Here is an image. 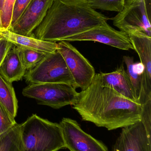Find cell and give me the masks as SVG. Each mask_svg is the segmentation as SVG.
Here are the masks:
<instances>
[{
  "mask_svg": "<svg viewBox=\"0 0 151 151\" xmlns=\"http://www.w3.org/2000/svg\"><path fill=\"white\" fill-rule=\"evenodd\" d=\"M79 93L78 100L72 106L84 121L112 130L141 121L142 104L103 85L99 73L95 74L91 84Z\"/></svg>",
  "mask_w": 151,
  "mask_h": 151,
  "instance_id": "1",
  "label": "cell"
},
{
  "mask_svg": "<svg viewBox=\"0 0 151 151\" xmlns=\"http://www.w3.org/2000/svg\"><path fill=\"white\" fill-rule=\"evenodd\" d=\"M108 19L91 8L87 0H55L33 33L41 40L57 42L98 26Z\"/></svg>",
  "mask_w": 151,
  "mask_h": 151,
  "instance_id": "2",
  "label": "cell"
},
{
  "mask_svg": "<svg viewBox=\"0 0 151 151\" xmlns=\"http://www.w3.org/2000/svg\"><path fill=\"white\" fill-rule=\"evenodd\" d=\"M22 151H58L65 149L59 123L36 114L20 124Z\"/></svg>",
  "mask_w": 151,
  "mask_h": 151,
  "instance_id": "3",
  "label": "cell"
},
{
  "mask_svg": "<svg viewBox=\"0 0 151 151\" xmlns=\"http://www.w3.org/2000/svg\"><path fill=\"white\" fill-rule=\"evenodd\" d=\"M24 77L30 84L64 83L75 88L73 77L57 50L47 54L35 66L28 70Z\"/></svg>",
  "mask_w": 151,
  "mask_h": 151,
  "instance_id": "4",
  "label": "cell"
},
{
  "mask_svg": "<svg viewBox=\"0 0 151 151\" xmlns=\"http://www.w3.org/2000/svg\"><path fill=\"white\" fill-rule=\"evenodd\" d=\"M75 89L64 83H31L23 89L22 93L37 100L40 104L58 109L76 103L79 93Z\"/></svg>",
  "mask_w": 151,
  "mask_h": 151,
  "instance_id": "5",
  "label": "cell"
},
{
  "mask_svg": "<svg viewBox=\"0 0 151 151\" xmlns=\"http://www.w3.org/2000/svg\"><path fill=\"white\" fill-rule=\"evenodd\" d=\"M110 19L127 35L141 32L151 37V0L126 2L123 9Z\"/></svg>",
  "mask_w": 151,
  "mask_h": 151,
  "instance_id": "6",
  "label": "cell"
},
{
  "mask_svg": "<svg viewBox=\"0 0 151 151\" xmlns=\"http://www.w3.org/2000/svg\"><path fill=\"white\" fill-rule=\"evenodd\" d=\"M58 43L60 53L73 77L75 88L86 89L91 84L95 72L88 60L69 42L61 41Z\"/></svg>",
  "mask_w": 151,
  "mask_h": 151,
  "instance_id": "7",
  "label": "cell"
},
{
  "mask_svg": "<svg viewBox=\"0 0 151 151\" xmlns=\"http://www.w3.org/2000/svg\"><path fill=\"white\" fill-rule=\"evenodd\" d=\"M59 124L65 148L70 151H109L102 142L82 130L74 120L64 118Z\"/></svg>",
  "mask_w": 151,
  "mask_h": 151,
  "instance_id": "8",
  "label": "cell"
},
{
  "mask_svg": "<svg viewBox=\"0 0 151 151\" xmlns=\"http://www.w3.org/2000/svg\"><path fill=\"white\" fill-rule=\"evenodd\" d=\"M64 41L67 42H97L122 50H134L128 35L117 31L104 21L101 25L81 33L68 37Z\"/></svg>",
  "mask_w": 151,
  "mask_h": 151,
  "instance_id": "9",
  "label": "cell"
},
{
  "mask_svg": "<svg viewBox=\"0 0 151 151\" xmlns=\"http://www.w3.org/2000/svg\"><path fill=\"white\" fill-rule=\"evenodd\" d=\"M128 35L143 66L139 99L142 105L151 99V37L141 32H134Z\"/></svg>",
  "mask_w": 151,
  "mask_h": 151,
  "instance_id": "10",
  "label": "cell"
},
{
  "mask_svg": "<svg viewBox=\"0 0 151 151\" xmlns=\"http://www.w3.org/2000/svg\"><path fill=\"white\" fill-rule=\"evenodd\" d=\"M55 0H31L19 19L9 31L14 33L30 36L39 26Z\"/></svg>",
  "mask_w": 151,
  "mask_h": 151,
  "instance_id": "11",
  "label": "cell"
},
{
  "mask_svg": "<svg viewBox=\"0 0 151 151\" xmlns=\"http://www.w3.org/2000/svg\"><path fill=\"white\" fill-rule=\"evenodd\" d=\"M113 151H151V140L142 123L139 121L122 128Z\"/></svg>",
  "mask_w": 151,
  "mask_h": 151,
  "instance_id": "12",
  "label": "cell"
},
{
  "mask_svg": "<svg viewBox=\"0 0 151 151\" xmlns=\"http://www.w3.org/2000/svg\"><path fill=\"white\" fill-rule=\"evenodd\" d=\"M99 74L103 85L111 88L127 99L140 103L137 98L135 92L123 65H121L116 70L112 72L100 73Z\"/></svg>",
  "mask_w": 151,
  "mask_h": 151,
  "instance_id": "13",
  "label": "cell"
},
{
  "mask_svg": "<svg viewBox=\"0 0 151 151\" xmlns=\"http://www.w3.org/2000/svg\"><path fill=\"white\" fill-rule=\"evenodd\" d=\"M0 36L17 47L46 53H52L57 50L56 42L41 40L35 38L34 34L30 36H24L3 29L0 31Z\"/></svg>",
  "mask_w": 151,
  "mask_h": 151,
  "instance_id": "14",
  "label": "cell"
},
{
  "mask_svg": "<svg viewBox=\"0 0 151 151\" xmlns=\"http://www.w3.org/2000/svg\"><path fill=\"white\" fill-rule=\"evenodd\" d=\"M26 72L17 48L13 44L1 65L0 75L12 83L21 80Z\"/></svg>",
  "mask_w": 151,
  "mask_h": 151,
  "instance_id": "15",
  "label": "cell"
},
{
  "mask_svg": "<svg viewBox=\"0 0 151 151\" xmlns=\"http://www.w3.org/2000/svg\"><path fill=\"white\" fill-rule=\"evenodd\" d=\"M0 104L9 114L15 119L18 105L14 88L12 83L4 80L0 75Z\"/></svg>",
  "mask_w": 151,
  "mask_h": 151,
  "instance_id": "16",
  "label": "cell"
},
{
  "mask_svg": "<svg viewBox=\"0 0 151 151\" xmlns=\"http://www.w3.org/2000/svg\"><path fill=\"white\" fill-rule=\"evenodd\" d=\"M0 151H22L20 124L17 123L9 130L0 134Z\"/></svg>",
  "mask_w": 151,
  "mask_h": 151,
  "instance_id": "17",
  "label": "cell"
},
{
  "mask_svg": "<svg viewBox=\"0 0 151 151\" xmlns=\"http://www.w3.org/2000/svg\"><path fill=\"white\" fill-rule=\"evenodd\" d=\"M123 59V62L126 65L127 74L134 88L137 98L139 102L142 88V75L143 72V66L141 63H134L133 57L124 56Z\"/></svg>",
  "mask_w": 151,
  "mask_h": 151,
  "instance_id": "18",
  "label": "cell"
},
{
  "mask_svg": "<svg viewBox=\"0 0 151 151\" xmlns=\"http://www.w3.org/2000/svg\"><path fill=\"white\" fill-rule=\"evenodd\" d=\"M17 47L26 71L33 68L48 54L25 48Z\"/></svg>",
  "mask_w": 151,
  "mask_h": 151,
  "instance_id": "19",
  "label": "cell"
},
{
  "mask_svg": "<svg viewBox=\"0 0 151 151\" xmlns=\"http://www.w3.org/2000/svg\"><path fill=\"white\" fill-rule=\"evenodd\" d=\"M90 6L94 9H99L107 11H121L126 0H87Z\"/></svg>",
  "mask_w": 151,
  "mask_h": 151,
  "instance_id": "20",
  "label": "cell"
},
{
  "mask_svg": "<svg viewBox=\"0 0 151 151\" xmlns=\"http://www.w3.org/2000/svg\"><path fill=\"white\" fill-rule=\"evenodd\" d=\"M16 0H4L1 11L2 23L4 29L9 30L11 26L13 6Z\"/></svg>",
  "mask_w": 151,
  "mask_h": 151,
  "instance_id": "21",
  "label": "cell"
},
{
  "mask_svg": "<svg viewBox=\"0 0 151 151\" xmlns=\"http://www.w3.org/2000/svg\"><path fill=\"white\" fill-rule=\"evenodd\" d=\"M140 121L144 126L149 139L151 140V99L142 105Z\"/></svg>",
  "mask_w": 151,
  "mask_h": 151,
  "instance_id": "22",
  "label": "cell"
},
{
  "mask_svg": "<svg viewBox=\"0 0 151 151\" xmlns=\"http://www.w3.org/2000/svg\"><path fill=\"white\" fill-rule=\"evenodd\" d=\"M17 122L0 104V134L5 132L14 126Z\"/></svg>",
  "mask_w": 151,
  "mask_h": 151,
  "instance_id": "23",
  "label": "cell"
},
{
  "mask_svg": "<svg viewBox=\"0 0 151 151\" xmlns=\"http://www.w3.org/2000/svg\"><path fill=\"white\" fill-rule=\"evenodd\" d=\"M31 0H16L12 11L11 26L19 19Z\"/></svg>",
  "mask_w": 151,
  "mask_h": 151,
  "instance_id": "24",
  "label": "cell"
},
{
  "mask_svg": "<svg viewBox=\"0 0 151 151\" xmlns=\"http://www.w3.org/2000/svg\"><path fill=\"white\" fill-rule=\"evenodd\" d=\"M13 44L4 38L0 39V66Z\"/></svg>",
  "mask_w": 151,
  "mask_h": 151,
  "instance_id": "25",
  "label": "cell"
},
{
  "mask_svg": "<svg viewBox=\"0 0 151 151\" xmlns=\"http://www.w3.org/2000/svg\"><path fill=\"white\" fill-rule=\"evenodd\" d=\"M3 27L2 23L1 17V11H0V31L3 30Z\"/></svg>",
  "mask_w": 151,
  "mask_h": 151,
  "instance_id": "26",
  "label": "cell"
},
{
  "mask_svg": "<svg viewBox=\"0 0 151 151\" xmlns=\"http://www.w3.org/2000/svg\"><path fill=\"white\" fill-rule=\"evenodd\" d=\"M4 1V0H0V11H1V10L2 9V8Z\"/></svg>",
  "mask_w": 151,
  "mask_h": 151,
  "instance_id": "27",
  "label": "cell"
},
{
  "mask_svg": "<svg viewBox=\"0 0 151 151\" xmlns=\"http://www.w3.org/2000/svg\"><path fill=\"white\" fill-rule=\"evenodd\" d=\"M138 1V0H126V2L134 1Z\"/></svg>",
  "mask_w": 151,
  "mask_h": 151,
  "instance_id": "28",
  "label": "cell"
},
{
  "mask_svg": "<svg viewBox=\"0 0 151 151\" xmlns=\"http://www.w3.org/2000/svg\"><path fill=\"white\" fill-rule=\"evenodd\" d=\"M1 38H2V37L1 36H0V39H1Z\"/></svg>",
  "mask_w": 151,
  "mask_h": 151,
  "instance_id": "29",
  "label": "cell"
},
{
  "mask_svg": "<svg viewBox=\"0 0 151 151\" xmlns=\"http://www.w3.org/2000/svg\"><path fill=\"white\" fill-rule=\"evenodd\" d=\"M112 151H113V150H112Z\"/></svg>",
  "mask_w": 151,
  "mask_h": 151,
  "instance_id": "30",
  "label": "cell"
}]
</instances>
